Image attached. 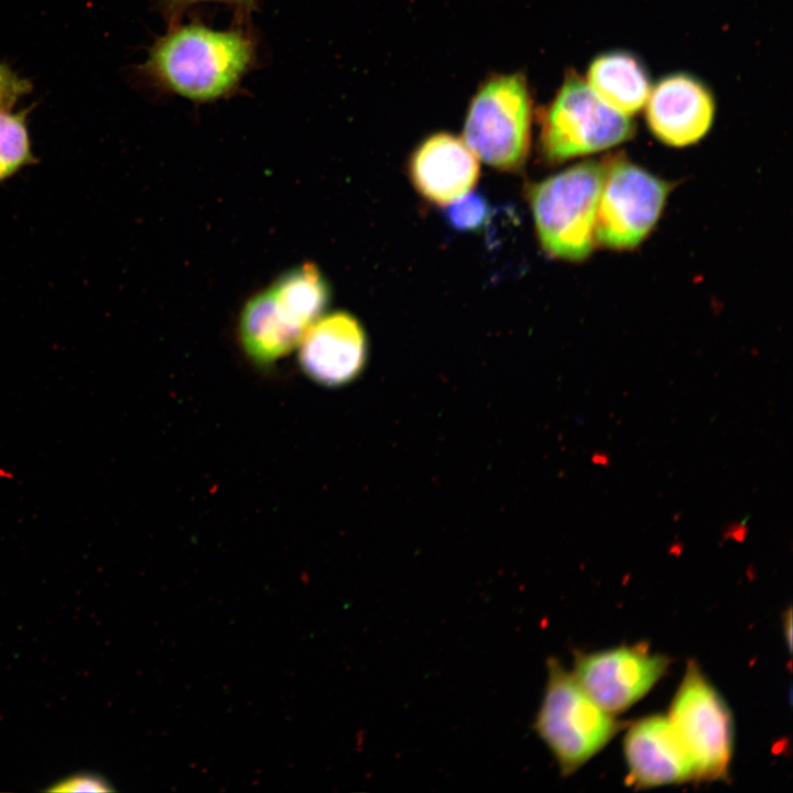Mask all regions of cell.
Returning <instances> with one entry per match:
<instances>
[{
	"label": "cell",
	"mask_w": 793,
	"mask_h": 793,
	"mask_svg": "<svg viewBox=\"0 0 793 793\" xmlns=\"http://www.w3.org/2000/svg\"><path fill=\"white\" fill-rule=\"evenodd\" d=\"M605 163L584 161L526 188L537 240L554 259L580 262L596 247Z\"/></svg>",
	"instance_id": "7a4b0ae2"
},
{
	"label": "cell",
	"mask_w": 793,
	"mask_h": 793,
	"mask_svg": "<svg viewBox=\"0 0 793 793\" xmlns=\"http://www.w3.org/2000/svg\"><path fill=\"white\" fill-rule=\"evenodd\" d=\"M645 107L647 123L664 144L683 148L702 140L709 131L715 102L711 91L696 77L674 73L651 88Z\"/></svg>",
	"instance_id": "30bf717a"
},
{
	"label": "cell",
	"mask_w": 793,
	"mask_h": 793,
	"mask_svg": "<svg viewBox=\"0 0 793 793\" xmlns=\"http://www.w3.org/2000/svg\"><path fill=\"white\" fill-rule=\"evenodd\" d=\"M634 132L632 121L606 105L575 72H569L546 108L540 146L550 163H562L613 148Z\"/></svg>",
	"instance_id": "5b68a950"
},
{
	"label": "cell",
	"mask_w": 793,
	"mask_h": 793,
	"mask_svg": "<svg viewBox=\"0 0 793 793\" xmlns=\"http://www.w3.org/2000/svg\"><path fill=\"white\" fill-rule=\"evenodd\" d=\"M254 43L242 30L175 26L151 47L143 73L161 88L206 102L232 93L251 67Z\"/></svg>",
	"instance_id": "6da1fadb"
},
{
	"label": "cell",
	"mask_w": 793,
	"mask_h": 793,
	"mask_svg": "<svg viewBox=\"0 0 793 793\" xmlns=\"http://www.w3.org/2000/svg\"><path fill=\"white\" fill-rule=\"evenodd\" d=\"M670 191L669 182L627 159L606 162L596 243L612 250L638 247L659 221Z\"/></svg>",
	"instance_id": "52a82bcc"
},
{
	"label": "cell",
	"mask_w": 793,
	"mask_h": 793,
	"mask_svg": "<svg viewBox=\"0 0 793 793\" xmlns=\"http://www.w3.org/2000/svg\"><path fill=\"white\" fill-rule=\"evenodd\" d=\"M52 792H109L112 787L107 780L96 773L80 772L55 782Z\"/></svg>",
	"instance_id": "d6986e66"
},
{
	"label": "cell",
	"mask_w": 793,
	"mask_h": 793,
	"mask_svg": "<svg viewBox=\"0 0 793 793\" xmlns=\"http://www.w3.org/2000/svg\"><path fill=\"white\" fill-rule=\"evenodd\" d=\"M408 175L425 200L444 207L474 189L480 165L463 139L437 132L411 153Z\"/></svg>",
	"instance_id": "8fae6325"
},
{
	"label": "cell",
	"mask_w": 793,
	"mask_h": 793,
	"mask_svg": "<svg viewBox=\"0 0 793 793\" xmlns=\"http://www.w3.org/2000/svg\"><path fill=\"white\" fill-rule=\"evenodd\" d=\"M623 752L627 782L637 789L695 780L692 763L665 716L633 723L624 736Z\"/></svg>",
	"instance_id": "7c38bea8"
},
{
	"label": "cell",
	"mask_w": 793,
	"mask_h": 793,
	"mask_svg": "<svg viewBox=\"0 0 793 793\" xmlns=\"http://www.w3.org/2000/svg\"><path fill=\"white\" fill-rule=\"evenodd\" d=\"M586 82L606 105L628 117L644 107L652 88L642 62L624 51L595 57Z\"/></svg>",
	"instance_id": "5bb4252c"
},
{
	"label": "cell",
	"mask_w": 793,
	"mask_h": 793,
	"mask_svg": "<svg viewBox=\"0 0 793 793\" xmlns=\"http://www.w3.org/2000/svg\"><path fill=\"white\" fill-rule=\"evenodd\" d=\"M31 90L32 85L29 79L21 77L9 65L0 63V112L11 110Z\"/></svg>",
	"instance_id": "ac0fdd59"
},
{
	"label": "cell",
	"mask_w": 793,
	"mask_h": 793,
	"mask_svg": "<svg viewBox=\"0 0 793 793\" xmlns=\"http://www.w3.org/2000/svg\"><path fill=\"white\" fill-rule=\"evenodd\" d=\"M270 286L305 330L325 314L330 302V286L325 275L309 262L283 272Z\"/></svg>",
	"instance_id": "9a60e30c"
},
{
	"label": "cell",
	"mask_w": 793,
	"mask_h": 793,
	"mask_svg": "<svg viewBox=\"0 0 793 793\" xmlns=\"http://www.w3.org/2000/svg\"><path fill=\"white\" fill-rule=\"evenodd\" d=\"M593 461L599 465H606L608 461V457L602 453H597L593 456Z\"/></svg>",
	"instance_id": "44dd1931"
},
{
	"label": "cell",
	"mask_w": 793,
	"mask_h": 793,
	"mask_svg": "<svg viewBox=\"0 0 793 793\" xmlns=\"http://www.w3.org/2000/svg\"><path fill=\"white\" fill-rule=\"evenodd\" d=\"M297 361L311 381L327 388L355 379L367 360V336L350 313L337 311L321 316L297 345Z\"/></svg>",
	"instance_id": "9c48e42d"
},
{
	"label": "cell",
	"mask_w": 793,
	"mask_h": 793,
	"mask_svg": "<svg viewBox=\"0 0 793 793\" xmlns=\"http://www.w3.org/2000/svg\"><path fill=\"white\" fill-rule=\"evenodd\" d=\"M444 217L457 231L476 232L489 220L490 205L482 194L469 192L444 206Z\"/></svg>",
	"instance_id": "e0dca14e"
},
{
	"label": "cell",
	"mask_w": 793,
	"mask_h": 793,
	"mask_svg": "<svg viewBox=\"0 0 793 793\" xmlns=\"http://www.w3.org/2000/svg\"><path fill=\"white\" fill-rule=\"evenodd\" d=\"M670 660L645 644L575 652L573 675L604 710L619 714L642 698L664 675Z\"/></svg>",
	"instance_id": "ba28073f"
},
{
	"label": "cell",
	"mask_w": 793,
	"mask_h": 793,
	"mask_svg": "<svg viewBox=\"0 0 793 793\" xmlns=\"http://www.w3.org/2000/svg\"><path fill=\"white\" fill-rule=\"evenodd\" d=\"M29 110L0 112V182L34 164L28 130Z\"/></svg>",
	"instance_id": "2e32d148"
},
{
	"label": "cell",
	"mask_w": 793,
	"mask_h": 793,
	"mask_svg": "<svg viewBox=\"0 0 793 793\" xmlns=\"http://www.w3.org/2000/svg\"><path fill=\"white\" fill-rule=\"evenodd\" d=\"M303 335L270 285L248 298L239 314V343L248 359L259 367L271 366L289 355Z\"/></svg>",
	"instance_id": "4fadbf2b"
},
{
	"label": "cell",
	"mask_w": 793,
	"mask_h": 793,
	"mask_svg": "<svg viewBox=\"0 0 793 793\" xmlns=\"http://www.w3.org/2000/svg\"><path fill=\"white\" fill-rule=\"evenodd\" d=\"M546 666V685L533 729L554 756L561 773L569 775L602 749L621 724L587 695L557 659H547Z\"/></svg>",
	"instance_id": "277c9868"
},
{
	"label": "cell",
	"mask_w": 793,
	"mask_h": 793,
	"mask_svg": "<svg viewBox=\"0 0 793 793\" xmlns=\"http://www.w3.org/2000/svg\"><path fill=\"white\" fill-rule=\"evenodd\" d=\"M533 104L523 74H495L472 96L463 141L489 166L519 172L531 146Z\"/></svg>",
	"instance_id": "3957f363"
},
{
	"label": "cell",
	"mask_w": 793,
	"mask_h": 793,
	"mask_svg": "<svg viewBox=\"0 0 793 793\" xmlns=\"http://www.w3.org/2000/svg\"><path fill=\"white\" fill-rule=\"evenodd\" d=\"M206 1H220L236 4H247L250 0H162L164 6L171 11H176L185 7Z\"/></svg>",
	"instance_id": "ffe728a7"
},
{
	"label": "cell",
	"mask_w": 793,
	"mask_h": 793,
	"mask_svg": "<svg viewBox=\"0 0 793 793\" xmlns=\"http://www.w3.org/2000/svg\"><path fill=\"white\" fill-rule=\"evenodd\" d=\"M667 719L692 763L695 780L727 778L734 745L731 714L693 661L687 664Z\"/></svg>",
	"instance_id": "8992f818"
}]
</instances>
